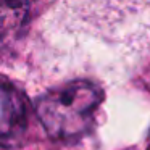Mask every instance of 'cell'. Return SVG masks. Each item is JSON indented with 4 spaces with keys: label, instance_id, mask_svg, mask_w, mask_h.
<instances>
[{
    "label": "cell",
    "instance_id": "7a4b0ae2",
    "mask_svg": "<svg viewBox=\"0 0 150 150\" xmlns=\"http://www.w3.org/2000/svg\"><path fill=\"white\" fill-rule=\"evenodd\" d=\"M28 126L26 105L23 95L13 86H2V118H0V136L4 145L15 144Z\"/></svg>",
    "mask_w": 150,
    "mask_h": 150
},
{
    "label": "cell",
    "instance_id": "6da1fadb",
    "mask_svg": "<svg viewBox=\"0 0 150 150\" xmlns=\"http://www.w3.org/2000/svg\"><path fill=\"white\" fill-rule=\"evenodd\" d=\"M103 92L91 81H71L37 100V116L53 139H76L87 132Z\"/></svg>",
    "mask_w": 150,
    "mask_h": 150
}]
</instances>
